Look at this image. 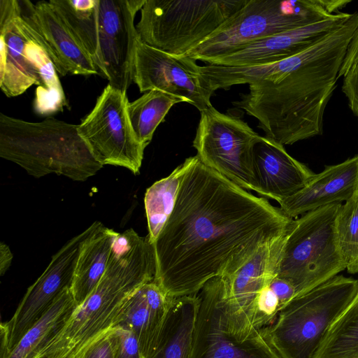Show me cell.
<instances>
[{"instance_id": "obj_1", "label": "cell", "mask_w": 358, "mask_h": 358, "mask_svg": "<svg viewBox=\"0 0 358 358\" xmlns=\"http://www.w3.org/2000/svg\"><path fill=\"white\" fill-rule=\"evenodd\" d=\"M292 220L197 158L153 243L154 281L173 299L196 294L210 279L236 272L280 238Z\"/></svg>"}, {"instance_id": "obj_2", "label": "cell", "mask_w": 358, "mask_h": 358, "mask_svg": "<svg viewBox=\"0 0 358 358\" xmlns=\"http://www.w3.org/2000/svg\"><path fill=\"white\" fill-rule=\"evenodd\" d=\"M358 12L340 27L296 55L293 66L271 80L249 85L232 104L255 117L266 136L292 145L320 136L327 103L336 87Z\"/></svg>"}, {"instance_id": "obj_3", "label": "cell", "mask_w": 358, "mask_h": 358, "mask_svg": "<svg viewBox=\"0 0 358 358\" xmlns=\"http://www.w3.org/2000/svg\"><path fill=\"white\" fill-rule=\"evenodd\" d=\"M156 259L148 236L129 229L119 234L101 280L42 358H76L92 341L113 328L129 297L155 280Z\"/></svg>"}, {"instance_id": "obj_4", "label": "cell", "mask_w": 358, "mask_h": 358, "mask_svg": "<svg viewBox=\"0 0 358 358\" xmlns=\"http://www.w3.org/2000/svg\"><path fill=\"white\" fill-rule=\"evenodd\" d=\"M109 85L126 92L139 40L135 16L145 0H50Z\"/></svg>"}, {"instance_id": "obj_5", "label": "cell", "mask_w": 358, "mask_h": 358, "mask_svg": "<svg viewBox=\"0 0 358 358\" xmlns=\"http://www.w3.org/2000/svg\"><path fill=\"white\" fill-rule=\"evenodd\" d=\"M0 157L41 178L50 173L85 181L102 168L73 124L53 117L27 122L0 114Z\"/></svg>"}, {"instance_id": "obj_6", "label": "cell", "mask_w": 358, "mask_h": 358, "mask_svg": "<svg viewBox=\"0 0 358 358\" xmlns=\"http://www.w3.org/2000/svg\"><path fill=\"white\" fill-rule=\"evenodd\" d=\"M350 0H248L187 55L207 63L264 38L340 13Z\"/></svg>"}, {"instance_id": "obj_7", "label": "cell", "mask_w": 358, "mask_h": 358, "mask_svg": "<svg viewBox=\"0 0 358 358\" xmlns=\"http://www.w3.org/2000/svg\"><path fill=\"white\" fill-rule=\"evenodd\" d=\"M357 288V279L337 275L294 297L260 332L280 358H313L329 326Z\"/></svg>"}, {"instance_id": "obj_8", "label": "cell", "mask_w": 358, "mask_h": 358, "mask_svg": "<svg viewBox=\"0 0 358 358\" xmlns=\"http://www.w3.org/2000/svg\"><path fill=\"white\" fill-rule=\"evenodd\" d=\"M341 204L323 206L293 219L284 235L276 275L289 281L296 296L346 269L336 234Z\"/></svg>"}, {"instance_id": "obj_9", "label": "cell", "mask_w": 358, "mask_h": 358, "mask_svg": "<svg viewBox=\"0 0 358 358\" xmlns=\"http://www.w3.org/2000/svg\"><path fill=\"white\" fill-rule=\"evenodd\" d=\"M248 0H145L136 25L140 41L173 55H186Z\"/></svg>"}, {"instance_id": "obj_10", "label": "cell", "mask_w": 358, "mask_h": 358, "mask_svg": "<svg viewBox=\"0 0 358 358\" xmlns=\"http://www.w3.org/2000/svg\"><path fill=\"white\" fill-rule=\"evenodd\" d=\"M200 113L193 141L199 159L239 187L257 193L254 150L262 136L239 117L213 106Z\"/></svg>"}, {"instance_id": "obj_11", "label": "cell", "mask_w": 358, "mask_h": 358, "mask_svg": "<svg viewBox=\"0 0 358 358\" xmlns=\"http://www.w3.org/2000/svg\"><path fill=\"white\" fill-rule=\"evenodd\" d=\"M127 92L108 85L78 131L95 159L139 173L145 147L136 139L127 113Z\"/></svg>"}, {"instance_id": "obj_12", "label": "cell", "mask_w": 358, "mask_h": 358, "mask_svg": "<svg viewBox=\"0 0 358 358\" xmlns=\"http://www.w3.org/2000/svg\"><path fill=\"white\" fill-rule=\"evenodd\" d=\"M133 81L141 92L160 90L182 99L200 112L213 106V94L206 88L195 59L187 55L169 54L140 39L136 47Z\"/></svg>"}, {"instance_id": "obj_13", "label": "cell", "mask_w": 358, "mask_h": 358, "mask_svg": "<svg viewBox=\"0 0 358 358\" xmlns=\"http://www.w3.org/2000/svg\"><path fill=\"white\" fill-rule=\"evenodd\" d=\"M283 238L261 248L236 272L213 278L222 294L227 328L240 341L260 332L252 325L255 303L262 288L276 275Z\"/></svg>"}, {"instance_id": "obj_14", "label": "cell", "mask_w": 358, "mask_h": 358, "mask_svg": "<svg viewBox=\"0 0 358 358\" xmlns=\"http://www.w3.org/2000/svg\"><path fill=\"white\" fill-rule=\"evenodd\" d=\"M198 310L190 358H280L261 332L240 341L229 331L213 278L196 294Z\"/></svg>"}, {"instance_id": "obj_15", "label": "cell", "mask_w": 358, "mask_h": 358, "mask_svg": "<svg viewBox=\"0 0 358 358\" xmlns=\"http://www.w3.org/2000/svg\"><path fill=\"white\" fill-rule=\"evenodd\" d=\"M17 2L21 18L44 48L58 73L63 76L99 74L89 55L49 1Z\"/></svg>"}, {"instance_id": "obj_16", "label": "cell", "mask_w": 358, "mask_h": 358, "mask_svg": "<svg viewBox=\"0 0 358 358\" xmlns=\"http://www.w3.org/2000/svg\"><path fill=\"white\" fill-rule=\"evenodd\" d=\"M0 87L8 97L41 84L38 65L29 49V34L17 0L0 1Z\"/></svg>"}, {"instance_id": "obj_17", "label": "cell", "mask_w": 358, "mask_h": 358, "mask_svg": "<svg viewBox=\"0 0 358 358\" xmlns=\"http://www.w3.org/2000/svg\"><path fill=\"white\" fill-rule=\"evenodd\" d=\"M352 15L340 12L317 22L267 36L206 64L245 66L273 63L289 58L304 51L340 27Z\"/></svg>"}, {"instance_id": "obj_18", "label": "cell", "mask_w": 358, "mask_h": 358, "mask_svg": "<svg viewBox=\"0 0 358 358\" xmlns=\"http://www.w3.org/2000/svg\"><path fill=\"white\" fill-rule=\"evenodd\" d=\"M254 175L257 194L279 203L303 189L315 173L265 136L255 148Z\"/></svg>"}, {"instance_id": "obj_19", "label": "cell", "mask_w": 358, "mask_h": 358, "mask_svg": "<svg viewBox=\"0 0 358 358\" xmlns=\"http://www.w3.org/2000/svg\"><path fill=\"white\" fill-rule=\"evenodd\" d=\"M101 224L94 222L54 255L46 269L27 289L19 304L20 310L27 317L40 320L59 296L71 289L81 245Z\"/></svg>"}, {"instance_id": "obj_20", "label": "cell", "mask_w": 358, "mask_h": 358, "mask_svg": "<svg viewBox=\"0 0 358 358\" xmlns=\"http://www.w3.org/2000/svg\"><path fill=\"white\" fill-rule=\"evenodd\" d=\"M357 186L358 154L315 173L303 189L279 203V208L294 219L323 206L343 203Z\"/></svg>"}, {"instance_id": "obj_21", "label": "cell", "mask_w": 358, "mask_h": 358, "mask_svg": "<svg viewBox=\"0 0 358 358\" xmlns=\"http://www.w3.org/2000/svg\"><path fill=\"white\" fill-rule=\"evenodd\" d=\"M197 310L196 294L173 299L143 358H190Z\"/></svg>"}, {"instance_id": "obj_22", "label": "cell", "mask_w": 358, "mask_h": 358, "mask_svg": "<svg viewBox=\"0 0 358 358\" xmlns=\"http://www.w3.org/2000/svg\"><path fill=\"white\" fill-rule=\"evenodd\" d=\"M173 298L154 281L140 287L124 305L113 326L131 330L143 357L155 338Z\"/></svg>"}, {"instance_id": "obj_23", "label": "cell", "mask_w": 358, "mask_h": 358, "mask_svg": "<svg viewBox=\"0 0 358 358\" xmlns=\"http://www.w3.org/2000/svg\"><path fill=\"white\" fill-rule=\"evenodd\" d=\"M119 234L101 223L83 243L71 287L78 306L85 301L103 277Z\"/></svg>"}, {"instance_id": "obj_24", "label": "cell", "mask_w": 358, "mask_h": 358, "mask_svg": "<svg viewBox=\"0 0 358 358\" xmlns=\"http://www.w3.org/2000/svg\"><path fill=\"white\" fill-rule=\"evenodd\" d=\"M77 306L71 289H66L23 336L7 358H42L60 335Z\"/></svg>"}, {"instance_id": "obj_25", "label": "cell", "mask_w": 358, "mask_h": 358, "mask_svg": "<svg viewBox=\"0 0 358 358\" xmlns=\"http://www.w3.org/2000/svg\"><path fill=\"white\" fill-rule=\"evenodd\" d=\"M197 156L189 157L168 176L156 181L145 192L144 205L148 237L153 244L171 215L181 184Z\"/></svg>"}, {"instance_id": "obj_26", "label": "cell", "mask_w": 358, "mask_h": 358, "mask_svg": "<svg viewBox=\"0 0 358 358\" xmlns=\"http://www.w3.org/2000/svg\"><path fill=\"white\" fill-rule=\"evenodd\" d=\"M180 102L184 101L157 90L146 92L138 99L128 102L129 120L135 137L143 146L145 148L150 143L157 127L171 107Z\"/></svg>"}, {"instance_id": "obj_27", "label": "cell", "mask_w": 358, "mask_h": 358, "mask_svg": "<svg viewBox=\"0 0 358 358\" xmlns=\"http://www.w3.org/2000/svg\"><path fill=\"white\" fill-rule=\"evenodd\" d=\"M313 358H358V288L329 326Z\"/></svg>"}, {"instance_id": "obj_28", "label": "cell", "mask_w": 358, "mask_h": 358, "mask_svg": "<svg viewBox=\"0 0 358 358\" xmlns=\"http://www.w3.org/2000/svg\"><path fill=\"white\" fill-rule=\"evenodd\" d=\"M24 24L30 37L29 49L40 72L41 84L36 91L34 110L43 115L62 111L69 105L56 69L30 28Z\"/></svg>"}, {"instance_id": "obj_29", "label": "cell", "mask_w": 358, "mask_h": 358, "mask_svg": "<svg viewBox=\"0 0 358 358\" xmlns=\"http://www.w3.org/2000/svg\"><path fill=\"white\" fill-rule=\"evenodd\" d=\"M336 234L348 272L358 273V189L340 207Z\"/></svg>"}, {"instance_id": "obj_30", "label": "cell", "mask_w": 358, "mask_h": 358, "mask_svg": "<svg viewBox=\"0 0 358 358\" xmlns=\"http://www.w3.org/2000/svg\"><path fill=\"white\" fill-rule=\"evenodd\" d=\"M114 358H143L135 334L129 329L115 326L111 328Z\"/></svg>"}, {"instance_id": "obj_31", "label": "cell", "mask_w": 358, "mask_h": 358, "mask_svg": "<svg viewBox=\"0 0 358 358\" xmlns=\"http://www.w3.org/2000/svg\"><path fill=\"white\" fill-rule=\"evenodd\" d=\"M110 332L111 329L92 341L76 358H114V345Z\"/></svg>"}, {"instance_id": "obj_32", "label": "cell", "mask_w": 358, "mask_h": 358, "mask_svg": "<svg viewBox=\"0 0 358 358\" xmlns=\"http://www.w3.org/2000/svg\"><path fill=\"white\" fill-rule=\"evenodd\" d=\"M343 78L342 91L348 99L350 108L358 120V69L349 71Z\"/></svg>"}, {"instance_id": "obj_33", "label": "cell", "mask_w": 358, "mask_h": 358, "mask_svg": "<svg viewBox=\"0 0 358 358\" xmlns=\"http://www.w3.org/2000/svg\"><path fill=\"white\" fill-rule=\"evenodd\" d=\"M358 69V25L348 44L338 78L343 77L350 71Z\"/></svg>"}, {"instance_id": "obj_34", "label": "cell", "mask_w": 358, "mask_h": 358, "mask_svg": "<svg viewBox=\"0 0 358 358\" xmlns=\"http://www.w3.org/2000/svg\"><path fill=\"white\" fill-rule=\"evenodd\" d=\"M270 286L278 296L281 308L296 296L294 287L289 281L276 275L271 278Z\"/></svg>"}, {"instance_id": "obj_35", "label": "cell", "mask_w": 358, "mask_h": 358, "mask_svg": "<svg viewBox=\"0 0 358 358\" xmlns=\"http://www.w3.org/2000/svg\"><path fill=\"white\" fill-rule=\"evenodd\" d=\"M13 255L9 247L4 243H0V274L3 275L9 268Z\"/></svg>"}, {"instance_id": "obj_36", "label": "cell", "mask_w": 358, "mask_h": 358, "mask_svg": "<svg viewBox=\"0 0 358 358\" xmlns=\"http://www.w3.org/2000/svg\"><path fill=\"white\" fill-rule=\"evenodd\" d=\"M357 189H358V186H357Z\"/></svg>"}]
</instances>
